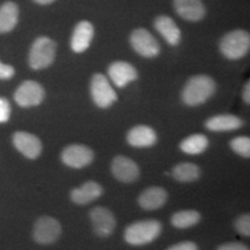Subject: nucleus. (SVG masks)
Segmentation results:
<instances>
[{
	"instance_id": "obj_1",
	"label": "nucleus",
	"mask_w": 250,
	"mask_h": 250,
	"mask_svg": "<svg viewBox=\"0 0 250 250\" xmlns=\"http://www.w3.org/2000/svg\"><path fill=\"white\" fill-rule=\"evenodd\" d=\"M217 85L211 77L199 74V76L191 77L187 81L186 86L181 94V98L184 104L189 107L203 104L208 99L214 95Z\"/></svg>"
},
{
	"instance_id": "obj_2",
	"label": "nucleus",
	"mask_w": 250,
	"mask_h": 250,
	"mask_svg": "<svg viewBox=\"0 0 250 250\" xmlns=\"http://www.w3.org/2000/svg\"><path fill=\"white\" fill-rule=\"evenodd\" d=\"M162 226L158 220H144L131 224L124 230V239L131 246H145L156 240Z\"/></svg>"
},
{
	"instance_id": "obj_3",
	"label": "nucleus",
	"mask_w": 250,
	"mask_h": 250,
	"mask_svg": "<svg viewBox=\"0 0 250 250\" xmlns=\"http://www.w3.org/2000/svg\"><path fill=\"white\" fill-rule=\"evenodd\" d=\"M219 48H220L221 54L227 59H230V61L241 59L249 52V33L242 29L229 31L221 39Z\"/></svg>"
},
{
	"instance_id": "obj_4",
	"label": "nucleus",
	"mask_w": 250,
	"mask_h": 250,
	"mask_svg": "<svg viewBox=\"0 0 250 250\" xmlns=\"http://www.w3.org/2000/svg\"><path fill=\"white\" fill-rule=\"evenodd\" d=\"M57 44L49 37L41 36L35 40L29 51L28 62L33 70H43L49 67L55 61Z\"/></svg>"
},
{
	"instance_id": "obj_5",
	"label": "nucleus",
	"mask_w": 250,
	"mask_h": 250,
	"mask_svg": "<svg viewBox=\"0 0 250 250\" xmlns=\"http://www.w3.org/2000/svg\"><path fill=\"white\" fill-rule=\"evenodd\" d=\"M90 95L99 108L107 109L117 101V94L107 77L101 73L94 74L90 80Z\"/></svg>"
},
{
	"instance_id": "obj_6",
	"label": "nucleus",
	"mask_w": 250,
	"mask_h": 250,
	"mask_svg": "<svg viewBox=\"0 0 250 250\" xmlns=\"http://www.w3.org/2000/svg\"><path fill=\"white\" fill-rule=\"evenodd\" d=\"M130 44L137 54L145 58H154L160 54V44L147 29L138 28L131 33Z\"/></svg>"
},
{
	"instance_id": "obj_7",
	"label": "nucleus",
	"mask_w": 250,
	"mask_h": 250,
	"mask_svg": "<svg viewBox=\"0 0 250 250\" xmlns=\"http://www.w3.org/2000/svg\"><path fill=\"white\" fill-rule=\"evenodd\" d=\"M62 226L57 219L52 217H41L36 220L33 229V239L39 245H51L59 239Z\"/></svg>"
},
{
	"instance_id": "obj_8",
	"label": "nucleus",
	"mask_w": 250,
	"mask_h": 250,
	"mask_svg": "<svg viewBox=\"0 0 250 250\" xmlns=\"http://www.w3.org/2000/svg\"><path fill=\"white\" fill-rule=\"evenodd\" d=\"M45 98L42 85L33 80H26L18 87L14 93V100L20 107L30 108L41 104Z\"/></svg>"
},
{
	"instance_id": "obj_9",
	"label": "nucleus",
	"mask_w": 250,
	"mask_h": 250,
	"mask_svg": "<svg viewBox=\"0 0 250 250\" xmlns=\"http://www.w3.org/2000/svg\"><path fill=\"white\" fill-rule=\"evenodd\" d=\"M62 161L67 167L81 169L89 166L94 160V152L81 144H72L62 152Z\"/></svg>"
},
{
	"instance_id": "obj_10",
	"label": "nucleus",
	"mask_w": 250,
	"mask_h": 250,
	"mask_svg": "<svg viewBox=\"0 0 250 250\" xmlns=\"http://www.w3.org/2000/svg\"><path fill=\"white\" fill-rule=\"evenodd\" d=\"M90 221H92L94 232L98 236L107 237L114 233L116 227V219L112 212L107 208L98 206L94 208L89 213Z\"/></svg>"
},
{
	"instance_id": "obj_11",
	"label": "nucleus",
	"mask_w": 250,
	"mask_h": 250,
	"mask_svg": "<svg viewBox=\"0 0 250 250\" xmlns=\"http://www.w3.org/2000/svg\"><path fill=\"white\" fill-rule=\"evenodd\" d=\"M111 173L120 182L132 183L138 180L140 169L138 165L130 158L124 155H117L112 159Z\"/></svg>"
},
{
	"instance_id": "obj_12",
	"label": "nucleus",
	"mask_w": 250,
	"mask_h": 250,
	"mask_svg": "<svg viewBox=\"0 0 250 250\" xmlns=\"http://www.w3.org/2000/svg\"><path fill=\"white\" fill-rule=\"evenodd\" d=\"M13 144L21 154L30 160L37 159L42 153V143L33 133L18 131L13 134Z\"/></svg>"
},
{
	"instance_id": "obj_13",
	"label": "nucleus",
	"mask_w": 250,
	"mask_h": 250,
	"mask_svg": "<svg viewBox=\"0 0 250 250\" xmlns=\"http://www.w3.org/2000/svg\"><path fill=\"white\" fill-rule=\"evenodd\" d=\"M109 78L120 88H123L127 83H132L138 78V73L130 62H114L108 68Z\"/></svg>"
},
{
	"instance_id": "obj_14",
	"label": "nucleus",
	"mask_w": 250,
	"mask_h": 250,
	"mask_svg": "<svg viewBox=\"0 0 250 250\" xmlns=\"http://www.w3.org/2000/svg\"><path fill=\"white\" fill-rule=\"evenodd\" d=\"M174 8L181 18L197 22L205 17L206 9L202 0H173Z\"/></svg>"
},
{
	"instance_id": "obj_15",
	"label": "nucleus",
	"mask_w": 250,
	"mask_h": 250,
	"mask_svg": "<svg viewBox=\"0 0 250 250\" xmlns=\"http://www.w3.org/2000/svg\"><path fill=\"white\" fill-rule=\"evenodd\" d=\"M94 37V27L88 21H80L74 27L71 37V48L76 54L85 52L89 48Z\"/></svg>"
},
{
	"instance_id": "obj_16",
	"label": "nucleus",
	"mask_w": 250,
	"mask_h": 250,
	"mask_svg": "<svg viewBox=\"0 0 250 250\" xmlns=\"http://www.w3.org/2000/svg\"><path fill=\"white\" fill-rule=\"evenodd\" d=\"M158 140L155 131L147 125H137L126 134V142L133 147H151Z\"/></svg>"
},
{
	"instance_id": "obj_17",
	"label": "nucleus",
	"mask_w": 250,
	"mask_h": 250,
	"mask_svg": "<svg viewBox=\"0 0 250 250\" xmlns=\"http://www.w3.org/2000/svg\"><path fill=\"white\" fill-rule=\"evenodd\" d=\"M168 199V193L164 188L151 187L140 193L138 203L140 208L147 211H154L162 208Z\"/></svg>"
},
{
	"instance_id": "obj_18",
	"label": "nucleus",
	"mask_w": 250,
	"mask_h": 250,
	"mask_svg": "<svg viewBox=\"0 0 250 250\" xmlns=\"http://www.w3.org/2000/svg\"><path fill=\"white\" fill-rule=\"evenodd\" d=\"M154 27L168 44L173 46L180 44L182 34H181L180 28L177 27L173 19L167 17V15H160L155 19Z\"/></svg>"
},
{
	"instance_id": "obj_19",
	"label": "nucleus",
	"mask_w": 250,
	"mask_h": 250,
	"mask_svg": "<svg viewBox=\"0 0 250 250\" xmlns=\"http://www.w3.org/2000/svg\"><path fill=\"white\" fill-rule=\"evenodd\" d=\"M103 188L98 182L88 181L80 188H76L71 191V201L78 205H86L101 197Z\"/></svg>"
},
{
	"instance_id": "obj_20",
	"label": "nucleus",
	"mask_w": 250,
	"mask_h": 250,
	"mask_svg": "<svg viewBox=\"0 0 250 250\" xmlns=\"http://www.w3.org/2000/svg\"><path fill=\"white\" fill-rule=\"evenodd\" d=\"M243 121L235 115L224 114L215 115L206 121V129L213 132H226V131H234L242 127Z\"/></svg>"
},
{
	"instance_id": "obj_21",
	"label": "nucleus",
	"mask_w": 250,
	"mask_h": 250,
	"mask_svg": "<svg viewBox=\"0 0 250 250\" xmlns=\"http://www.w3.org/2000/svg\"><path fill=\"white\" fill-rule=\"evenodd\" d=\"M19 21V7L13 1H6L0 6V34L9 33Z\"/></svg>"
},
{
	"instance_id": "obj_22",
	"label": "nucleus",
	"mask_w": 250,
	"mask_h": 250,
	"mask_svg": "<svg viewBox=\"0 0 250 250\" xmlns=\"http://www.w3.org/2000/svg\"><path fill=\"white\" fill-rule=\"evenodd\" d=\"M208 147V139L205 134L195 133L187 137L180 144L181 151L190 155L202 154Z\"/></svg>"
},
{
	"instance_id": "obj_23",
	"label": "nucleus",
	"mask_w": 250,
	"mask_h": 250,
	"mask_svg": "<svg viewBox=\"0 0 250 250\" xmlns=\"http://www.w3.org/2000/svg\"><path fill=\"white\" fill-rule=\"evenodd\" d=\"M171 175L176 181L182 183L195 182L201 177V168L191 162H181L171 170Z\"/></svg>"
},
{
	"instance_id": "obj_24",
	"label": "nucleus",
	"mask_w": 250,
	"mask_h": 250,
	"mask_svg": "<svg viewBox=\"0 0 250 250\" xmlns=\"http://www.w3.org/2000/svg\"><path fill=\"white\" fill-rule=\"evenodd\" d=\"M201 213L195 210L179 211L173 214L170 219V223L174 227L179 229H187V228L196 226L201 221Z\"/></svg>"
},
{
	"instance_id": "obj_25",
	"label": "nucleus",
	"mask_w": 250,
	"mask_h": 250,
	"mask_svg": "<svg viewBox=\"0 0 250 250\" xmlns=\"http://www.w3.org/2000/svg\"><path fill=\"white\" fill-rule=\"evenodd\" d=\"M230 148L233 149L236 154L248 159L250 156V138L249 137H236L230 142Z\"/></svg>"
},
{
	"instance_id": "obj_26",
	"label": "nucleus",
	"mask_w": 250,
	"mask_h": 250,
	"mask_svg": "<svg viewBox=\"0 0 250 250\" xmlns=\"http://www.w3.org/2000/svg\"><path fill=\"white\" fill-rule=\"evenodd\" d=\"M234 227L240 235L248 237L250 235V215L246 213L237 217L234 221Z\"/></svg>"
},
{
	"instance_id": "obj_27",
	"label": "nucleus",
	"mask_w": 250,
	"mask_h": 250,
	"mask_svg": "<svg viewBox=\"0 0 250 250\" xmlns=\"http://www.w3.org/2000/svg\"><path fill=\"white\" fill-rule=\"evenodd\" d=\"M11 116V104L8 100L0 96V123H6Z\"/></svg>"
},
{
	"instance_id": "obj_28",
	"label": "nucleus",
	"mask_w": 250,
	"mask_h": 250,
	"mask_svg": "<svg viewBox=\"0 0 250 250\" xmlns=\"http://www.w3.org/2000/svg\"><path fill=\"white\" fill-rule=\"evenodd\" d=\"M14 74H15V70L13 66L2 64V62H0V80L11 79L12 77H14Z\"/></svg>"
},
{
	"instance_id": "obj_29",
	"label": "nucleus",
	"mask_w": 250,
	"mask_h": 250,
	"mask_svg": "<svg viewBox=\"0 0 250 250\" xmlns=\"http://www.w3.org/2000/svg\"><path fill=\"white\" fill-rule=\"evenodd\" d=\"M219 250H248L249 247L242 242H227L218 247Z\"/></svg>"
},
{
	"instance_id": "obj_30",
	"label": "nucleus",
	"mask_w": 250,
	"mask_h": 250,
	"mask_svg": "<svg viewBox=\"0 0 250 250\" xmlns=\"http://www.w3.org/2000/svg\"><path fill=\"white\" fill-rule=\"evenodd\" d=\"M169 250H197L198 247L195 242L191 241H183L180 243H176V245H173L170 247H168Z\"/></svg>"
},
{
	"instance_id": "obj_31",
	"label": "nucleus",
	"mask_w": 250,
	"mask_h": 250,
	"mask_svg": "<svg viewBox=\"0 0 250 250\" xmlns=\"http://www.w3.org/2000/svg\"><path fill=\"white\" fill-rule=\"evenodd\" d=\"M243 101H245L247 104H249L250 103V83L248 81V83H246L245 88H243Z\"/></svg>"
},
{
	"instance_id": "obj_32",
	"label": "nucleus",
	"mask_w": 250,
	"mask_h": 250,
	"mask_svg": "<svg viewBox=\"0 0 250 250\" xmlns=\"http://www.w3.org/2000/svg\"><path fill=\"white\" fill-rule=\"evenodd\" d=\"M36 4L39 5H50L55 1V0H34Z\"/></svg>"
}]
</instances>
